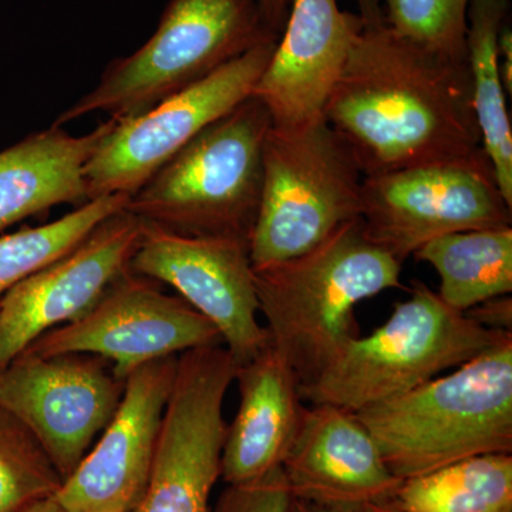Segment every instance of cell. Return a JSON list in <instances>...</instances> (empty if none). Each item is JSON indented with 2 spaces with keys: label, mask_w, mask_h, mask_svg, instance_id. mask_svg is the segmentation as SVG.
Segmentation results:
<instances>
[{
  "label": "cell",
  "mask_w": 512,
  "mask_h": 512,
  "mask_svg": "<svg viewBox=\"0 0 512 512\" xmlns=\"http://www.w3.org/2000/svg\"><path fill=\"white\" fill-rule=\"evenodd\" d=\"M393 498L406 512H512V456L483 454L407 478Z\"/></svg>",
  "instance_id": "obj_22"
},
{
  "label": "cell",
  "mask_w": 512,
  "mask_h": 512,
  "mask_svg": "<svg viewBox=\"0 0 512 512\" xmlns=\"http://www.w3.org/2000/svg\"><path fill=\"white\" fill-rule=\"evenodd\" d=\"M355 508L348 505H335L316 503V501L303 500L292 497L288 512H353Z\"/></svg>",
  "instance_id": "obj_31"
},
{
  "label": "cell",
  "mask_w": 512,
  "mask_h": 512,
  "mask_svg": "<svg viewBox=\"0 0 512 512\" xmlns=\"http://www.w3.org/2000/svg\"><path fill=\"white\" fill-rule=\"evenodd\" d=\"M353 512H406L399 507V504L394 501V498H387V500L373 501V503H367L359 505Z\"/></svg>",
  "instance_id": "obj_32"
},
{
  "label": "cell",
  "mask_w": 512,
  "mask_h": 512,
  "mask_svg": "<svg viewBox=\"0 0 512 512\" xmlns=\"http://www.w3.org/2000/svg\"><path fill=\"white\" fill-rule=\"evenodd\" d=\"M130 271L173 286L220 330L238 366L268 345V332L258 320L248 239L187 237L144 222Z\"/></svg>",
  "instance_id": "obj_12"
},
{
  "label": "cell",
  "mask_w": 512,
  "mask_h": 512,
  "mask_svg": "<svg viewBox=\"0 0 512 512\" xmlns=\"http://www.w3.org/2000/svg\"><path fill=\"white\" fill-rule=\"evenodd\" d=\"M498 55H500V70L505 92L512 93V30L510 20L505 23L498 37Z\"/></svg>",
  "instance_id": "obj_29"
},
{
  "label": "cell",
  "mask_w": 512,
  "mask_h": 512,
  "mask_svg": "<svg viewBox=\"0 0 512 512\" xmlns=\"http://www.w3.org/2000/svg\"><path fill=\"white\" fill-rule=\"evenodd\" d=\"M357 15L362 19L365 28H376L383 25V10L380 0H356Z\"/></svg>",
  "instance_id": "obj_30"
},
{
  "label": "cell",
  "mask_w": 512,
  "mask_h": 512,
  "mask_svg": "<svg viewBox=\"0 0 512 512\" xmlns=\"http://www.w3.org/2000/svg\"><path fill=\"white\" fill-rule=\"evenodd\" d=\"M128 198L126 194L96 198L59 220L0 237V302L30 275L69 254L100 222L124 210Z\"/></svg>",
  "instance_id": "obj_23"
},
{
  "label": "cell",
  "mask_w": 512,
  "mask_h": 512,
  "mask_svg": "<svg viewBox=\"0 0 512 512\" xmlns=\"http://www.w3.org/2000/svg\"><path fill=\"white\" fill-rule=\"evenodd\" d=\"M356 416L402 481L464 458L512 454V333L451 375Z\"/></svg>",
  "instance_id": "obj_3"
},
{
  "label": "cell",
  "mask_w": 512,
  "mask_h": 512,
  "mask_svg": "<svg viewBox=\"0 0 512 512\" xmlns=\"http://www.w3.org/2000/svg\"><path fill=\"white\" fill-rule=\"evenodd\" d=\"M292 494L282 467L225 488L212 512H288Z\"/></svg>",
  "instance_id": "obj_26"
},
{
  "label": "cell",
  "mask_w": 512,
  "mask_h": 512,
  "mask_svg": "<svg viewBox=\"0 0 512 512\" xmlns=\"http://www.w3.org/2000/svg\"><path fill=\"white\" fill-rule=\"evenodd\" d=\"M255 2L269 28L281 35L291 12L292 0H255Z\"/></svg>",
  "instance_id": "obj_28"
},
{
  "label": "cell",
  "mask_w": 512,
  "mask_h": 512,
  "mask_svg": "<svg viewBox=\"0 0 512 512\" xmlns=\"http://www.w3.org/2000/svg\"><path fill=\"white\" fill-rule=\"evenodd\" d=\"M271 116L256 97L214 121L128 198L126 211L187 237L251 238Z\"/></svg>",
  "instance_id": "obj_4"
},
{
  "label": "cell",
  "mask_w": 512,
  "mask_h": 512,
  "mask_svg": "<svg viewBox=\"0 0 512 512\" xmlns=\"http://www.w3.org/2000/svg\"><path fill=\"white\" fill-rule=\"evenodd\" d=\"M20 512H63L60 505L57 504L55 495L45 498V500L37 501V503L29 505L28 508Z\"/></svg>",
  "instance_id": "obj_33"
},
{
  "label": "cell",
  "mask_w": 512,
  "mask_h": 512,
  "mask_svg": "<svg viewBox=\"0 0 512 512\" xmlns=\"http://www.w3.org/2000/svg\"><path fill=\"white\" fill-rule=\"evenodd\" d=\"M363 178L348 143L326 120L302 128L271 127L249 238L252 266L301 255L360 218Z\"/></svg>",
  "instance_id": "obj_7"
},
{
  "label": "cell",
  "mask_w": 512,
  "mask_h": 512,
  "mask_svg": "<svg viewBox=\"0 0 512 512\" xmlns=\"http://www.w3.org/2000/svg\"><path fill=\"white\" fill-rule=\"evenodd\" d=\"M414 258L440 276V298L466 313L512 292V227L470 229L433 239Z\"/></svg>",
  "instance_id": "obj_21"
},
{
  "label": "cell",
  "mask_w": 512,
  "mask_h": 512,
  "mask_svg": "<svg viewBox=\"0 0 512 512\" xmlns=\"http://www.w3.org/2000/svg\"><path fill=\"white\" fill-rule=\"evenodd\" d=\"M225 434L224 419L208 407H168L150 481L133 512H212Z\"/></svg>",
  "instance_id": "obj_19"
},
{
  "label": "cell",
  "mask_w": 512,
  "mask_h": 512,
  "mask_svg": "<svg viewBox=\"0 0 512 512\" xmlns=\"http://www.w3.org/2000/svg\"><path fill=\"white\" fill-rule=\"evenodd\" d=\"M220 345V330L190 303L165 295L151 279L128 269L82 318L50 330L25 352L103 357L126 382L130 373L153 360Z\"/></svg>",
  "instance_id": "obj_10"
},
{
  "label": "cell",
  "mask_w": 512,
  "mask_h": 512,
  "mask_svg": "<svg viewBox=\"0 0 512 512\" xmlns=\"http://www.w3.org/2000/svg\"><path fill=\"white\" fill-rule=\"evenodd\" d=\"M278 39L259 43L140 116L110 119L109 131L84 168L87 200L133 194L204 128L249 99Z\"/></svg>",
  "instance_id": "obj_9"
},
{
  "label": "cell",
  "mask_w": 512,
  "mask_h": 512,
  "mask_svg": "<svg viewBox=\"0 0 512 512\" xmlns=\"http://www.w3.org/2000/svg\"><path fill=\"white\" fill-rule=\"evenodd\" d=\"M512 332L484 328L450 308L439 293L414 282L387 322L357 338L309 386L302 399L359 413L430 382L491 348Z\"/></svg>",
  "instance_id": "obj_6"
},
{
  "label": "cell",
  "mask_w": 512,
  "mask_h": 512,
  "mask_svg": "<svg viewBox=\"0 0 512 512\" xmlns=\"http://www.w3.org/2000/svg\"><path fill=\"white\" fill-rule=\"evenodd\" d=\"M111 120L72 136L52 126L0 151V232L62 204L87 202L84 168Z\"/></svg>",
  "instance_id": "obj_18"
},
{
  "label": "cell",
  "mask_w": 512,
  "mask_h": 512,
  "mask_svg": "<svg viewBox=\"0 0 512 512\" xmlns=\"http://www.w3.org/2000/svg\"><path fill=\"white\" fill-rule=\"evenodd\" d=\"M402 266L367 238L357 218L301 255L254 268L269 343L291 367L299 389L360 338L356 306L400 286Z\"/></svg>",
  "instance_id": "obj_2"
},
{
  "label": "cell",
  "mask_w": 512,
  "mask_h": 512,
  "mask_svg": "<svg viewBox=\"0 0 512 512\" xmlns=\"http://www.w3.org/2000/svg\"><path fill=\"white\" fill-rule=\"evenodd\" d=\"M360 221L370 241L404 262L444 235L511 227L512 207L481 150L363 178Z\"/></svg>",
  "instance_id": "obj_8"
},
{
  "label": "cell",
  "mask_w": 512,
  "mask_h": 512,
  "mask_svg": "<svg viewBox=\"0 0 512 512\" xmlns=\"http://www.w3.org/2000/svg\"><path fill=\"white\" fill-rule=\"evenodd\" d=\"M239 407L225 434L221 478L248 483L282 467L302 426L306 407L291 367L271 343L237 367Z\"/></svg>",
  "instance_id": "obj_17"
},
{
  "label": "cell",
  "mask_w": 512,
  "mask_h": 512,
  "mask_svg": "<svg viewBox=\"0 0 512 512\" xmlns=\"http://www.w3.org/2000/svg\"><path fill=\"white\" fill-rule=\"evenodd\" d=\"M62 481L32 433L0 407V512H20L53 497Z\"/></svg>",
  "instance_id": "obj_24"
},
{
  "label": "cell",
  "mask_w": 512,
  "mask_h": 512,
  "mask_svg": "<svg viewBox=\"0 0 512 512\" xmlns=\"http://www.w3.org/2000/svg\"><path fill=\"white\" fill-rule=\"evenodd\" d=\"M471 319L484 328L512 332V301L511 296H500L474 306L466 312Z\"/></svg>",
  "instance_id": "obj_27"
},
{
  "label": "cell",
  "mask_w": 512,
  "mask_h": 512,
  "mask_svg": "<svg viewBox=\"0 0 512 512\" xmlns=\"http://www.w3.org/2000/svg\"><path fill=\"white\" fill-rule=\"evenodd\" d=\"M178 356L153 360L130 373L123 397L55 498L63 512H133L146 493Z\"/></svg>",
  "instance_id": "obj_14"
},
{
  "label": "cell",
  "mask_w": 512,
  "mask_h": 512,
  "mask_svg": "<svg viewBox=\"0 0 512 512\" xmlns=\"http://www.w3.org/2000/svg\"><path fill=\"white\" fill-rule=\"evenodd\" d=\"M510 9V0H471L466 55L481 147L512 207V128L498 55V37L510 20Z\"/></svg>",
  "instance_id": "obj_20"
},
{
  "label": "cell",
  "mask_w": 512,
  "mask_h": 512,
  "mask_svg": "<svg viewBox=\"0 0 512 512\" xmlns=\"http://www.w3.org/2000/svg\"><path fill=\"white\" fill-rule=\"evenodd\" d=\"M471 0H380L384 25L414 45L467 60V12Z\"/></svg>",
  "instance_id": "obj_25"
},
{
  "label": "cell",
  "mask_w": 512,
  "mask_h": 512,
  "mask_svg": "<svg viewBox=\"0 0 512 512\" xmlns=\"http://www.w3.org/2000/svg\"><path fill=\"white\" fill-rule=\"evenodd\" d=\"M274 37L279 33L269 28L255 0H168L153 36L107 64L94 89L53 126L92 113L133 119Z\"/></svg>",
  "instance_id": "obj_5"
},
{
  "label": "cell",
  "mask_w": 512,
  "mask_h": 512,
  "mask_svg": "<svg viewBox=\"0 0 512 512\" xmlns=\"http://www.w3.org/2000/svg\"><path fill=\"white\" fill-rule=\"evenodd\" d=\"M144 222L111 215L69 254L10 289L0 302V370L50 330L82 318L130 269Z\"/></svg>",
  "instance_id": "obj_13"
},
{
  "label": "cell",
  "mask_w": 512,
  "mask_h": 512,
  "mask_svg": "<svg viewBox=\"0 0 512 512\" xmlns=\"http://www.w3.org/2000/svg\"><path fill=\"white\" fill-rule=\"evenodd\" d=\"M282 470L292 497L353 508L392 498L403 483L356 413L332 404L306 407Z\"/></svg>",
  "instance_id": "obj_16"
},
{
  "label": "cell",
  "mask_w": 512,
  "mask_h": 512,
  "mask_svg": "<svg viewBox=\"0 0 512 512\" xmlns=\"http://www.w3.org/2000/svg\"><path fill=\"white\" fill-rule=\"evenodd\" d=\"M363 22L338 0H292L274 55L252 96L271 116L272 127L302 128L323 119Z\"/></svg>",
  "instance_id": "obj_15"
},
{
  "label": "cell",
  "mask_w": 512,
  "mask_h": 512,
  "mask_svg": "<svg viewBox=\"0 0 512 512\" xmlns=\"http://www.w3.org/2000/svg\"><path fill=\"white\" fill-rule=\"evenodd\" d=\"M323 119L365 177L483 150L467 60L414 45L384 23L357 35Z\"/></svg>",
  "instance_id": "obj_1"
},
{
  "label": "cell",
  "mask_w": 512,
  "mask_h": 512,
  "mask_svg": "<svg viewBox=\"0 0 512 512\" xmlns=\"http://www.w3.org/2000/svg\"><path fill=\"white\" fill-rule=\"evenodd\" d=\"M124 383L103 357L23 352L0 370V407L32 433L66 480L113 419Z\"/></svg>",
  "instance_id": "obj_11"
}]
</instances>
